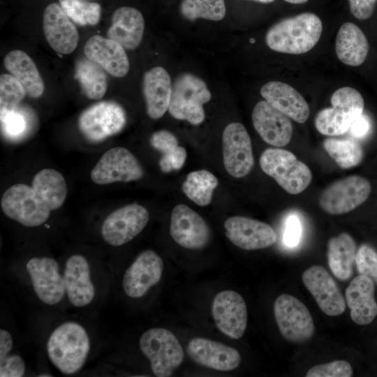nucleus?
I'll use <instances>...</instances> for the list:
<instances>
[{"label":"nucleus","mask_w":377,"mask_h":377,"mask_svg":"<svg viewBox=\"0 0 377 377\" xmlns=\"http://www.w3.org/2000/svg\"><path fill=\"white\" fill-rule=\"evenodd\" d=\"M323 24L313 13H303L285 18L272 26L265 36L267 45L272 50L300 54L311 50L318 42Z\"/></svg>","instance_id":"f257e3e1"},{"label":"nucleus","mask_w":377,"mask_h":377,"mask_svg":"<svg viewBox=\"0 0 377 377\" xmlns=\"http://www.w3.org/2000/svg\"><path fill=\"white\" fill-rule=\"evenodd\" d=\"M46 348L52 364L62 374L71 375L79 371L85 364L91 343L82 325L67 321L52 332Z\"/></svg>","instance_id":"f03ea898"},{"label":"nucleus","mask_w":377,"mask_h":377,"mask_svg":"<svg viewBox=\"0 0 377 377\" xmlns=\"http://www.w3.org/2000/svg\"><path fill=\"white\" fill-rule=\"evenodd\" d=\"M331 108L316 114V130L324 135L338 136L346 133L354 121L363 113L364 99L360 93L350 87L336 90L331 96Z\"/></svg>","instance_id":"7ed1b4c3"},{"label":"nucleus","mask_w":377,"mask_h":377,"mask_svg":"<svg viewBox=\"0 0 377 377\" xmlns=\"http://www.w3.org/2000/svg\"><path fill=\"white\" fill-rule=\"evenodd\" d=\"M211 97L210 91L200 77L184 73L173 82L168 111L177 119L198 125L205 117L203 105Z\"/></svg>","instance_id":"20e7f679"},{"label":"nucleus","mask_w":377,"mask_h":377,"mask_svg":"<svg viewBox=\"0 0 377 377\" xmlns=\"http://www.w3.org/2000/svg\"><path fill=\"white\" fill-rule=\"evenodd\" d=\"M260 165L265 174L292 195L304 191L312 180L309 168L286 149H266L260 157Z\"/></svg>","instance_id":"39448f33"},{"label":"nucleus","mask_w":377,"mask_h":377,"mask_svg":"<svg viewBox=\"0 0 377 377\" xmlns=\"http://www.w3.org/2000/svg\"><path fill=\"white\" fill-rule=\"evenodd\" d=\"M139 346L157 377L170 376L184 360V351L178 339L164 328L145 331L140 338Z\"/></svg>","instance_id":"423d86ee"},{"label":"nucleus","mask_w":377,"mask_h":377,"mask_svg":"<svg viewBox=\"0 0 377 377\" xmlns=\"http://www.w3.org/2000/svg\"><path fill=\"white\" fill-rule=\"evenodd\" d=\"M1 207L7 217L27 227L42 225L51 212L32 187L21 183L11 186L4 192Z\"/></svg>","instance_id":"0eeeda50"},{"label":"nucleus","mask_w":377,"mask_h":377,"mask_svg":"<svg viewBox=\"0 0 377 377\" xmlns=\"http://www.w3.org/2000/svg\"><path fill=\"white\" fill-rule=\"evenodd\" d=\"M126 124L124 109L113 101H103L86 108L78 118V127L87 140L99 142L119 133Z\"/></svg>","instance_id":"6e6552de"},{"label":"nucleus","mask_w":377,"mask_h":377,"mask_svg":"<svg viewBox=\"0 0 377 377\" xmlns=\"http://www.w3.org/2000/svg\"><path fill=\"white\" fill-rule=\"evenodd\" d=\"M371 191V184L366 178L358 175L348 176L326 187L321 193L319 204L327 214H343L364 203Z\"/></svg>","instance_id":"1a4fd4ad"},{"label":"nucleus","mask_w":377,"mask_h":377,"mask_svg":"<svg viewBox=\"0 0 377 377\" xmlns=\"http://www.w3.org/2000/svg\"><path fill=\"white\" fill-rule=\"evenodd\" d=\"M274 314L281 335L288 341L301 343L314 334V324L311 313L297 297L282 294L274 304Z\"/></svg>","instance_id":"9d476101"},{"label":"nucleus","mask_w":377,"mask_h":377,"mask_svg":"<svg viewBox=\"0 0 377 377\" xmlns=\"http://www.w3.org/2000/svg\"><path fill=\"white\" fill-rule=\"evenodd\" d=\"M149 219L147 209L133 203L110 213L101 226V236L110 246L124 245L136 237L147 226Z\"/></svg>","instance_id":"9b49d317"},{"label":"nucleus","mask_w":377,"mask_h":377,"mask_svg":"<svg viewBox=\"0 0 377 377\" xmlns=\"http://www.w3.org/2000/svg\"><path fill=\"white\" fill-rule=\"evenodd\" d=\"M143 176L144 170L135 156L121 147L105 151L91 172V180L99 185L136 181Z\"/></svg>","instance_id":"f8f14e48"},{"label":"nucleus","mask_w":377,"mask_h":377,"mask_svg":"<svg viewBox=\"0 0 377 377\" xmlns=\"http://www.w3.org/2000/svg\"><path fill=\"white\" fill-rule=\"evenodd\" d=\"M223 164L227 172L233 177L247 175L254 165L250 136L240 123L227 125L222 136Z\"/></svg>","instance_id":"ddd939ff"},{"label":"nucleus","mask_w":377,"mask_h":377,"mask_svg":"<svg viewBox=\"0 0 377 377\" xmlns=\"http://www.w3.org/2000/svg\"><path fill=\"white\" fill-rule=\"evenodd\" d=\"M34 290L38 298L48 305L60 302L66 295L64 275L58 263L50 257H34L26 264Z\"/></svg>","instance_id":"4468645a"},{"label":"nucleus","mask_w":377,"mask_h":377,"mask_svg":"<svg viewBox=\"0 0 377 377\" xmlns=\"http://www.w3.org/2000/svg\"><path fill=\"white\" fill-rule=\"evenodd\" d=\"M216 327L231 339H240L247 325V308L242 297L234 290L219 292L212 304Z\"/></svg>","instance_id":"2eb2a0df"},{"label":"nucleus","mask_w":377,"mask_h":377,"mask_svg":"<svg viewBox=\"0 0 377 377\" xmlns=\"http://www.w3.org/2000/svg\"><path fill=\"white\" fill-rule=\"evenodd\" d=\"M163 267L162 258L155 251L146 250L140 253L124 274L122 286L125 293L134 299L143 297L160 281Z\"/></svg>","instance_id":"dca6fc26"},{"label":"nucleus","mask_w":377,"mask_h":377,"mask_svg":"<svg viewBox=\"0 0 377 377\" xmlns=\"http://www.w3.org/2000/svg\"><path fill=\"white\" fill-rule=\"evenodd\" d=\"M170 233L181 246L188 249H200L209 243V228L205 220L185 205H177L172 211Z\"/></svg>","instance_id":"f3484780"},{"label":"nucleus","mask_w":377,"mask_h":377,"mask_svg":"<svg viewBox=\"0 0 377 377\" xmlns=\"http://www.w3.org/2000/svg\"><path fill=\"white\" fill-rule=\"evenodd\" d=\"M226 237L244 250H258L273 245L277 235L273 228L263 221L246 216H232L224 223Z\"/></svg>","instance_id":"a211bd4d"},{"label":"nucleus","mask_w":377,"mask_h":377,"mask_svg":"<svg viewBox=\"0 0 377 377\" xmlns=\"http://www.w3.org/2000/svg\"><path fill=\"white\" fill-rule=\"evenodd\" d=\"M302 279L324 313L337 316L344 312L345 299L334 279L323 267H309L303 272Z\"/></svg>","instance_id":"6ab92c4d"},{"label":"nucleus","mask_w":377,"mask_h":377,"mask_svg":"<svg viewBox=\"0 0 377 377\" xmlns=\"http://www.w3.org/2000/svg\"><path fill=\"white\" fill-rule=\"evenodd\" d=\"M43 29L47 42L57 53L68 54L76 49L79 41L78 31L58 3H51L45 8Z\"/></svg>","instance_id":"aec40b11"},{"label":"nucleus","mask_w":377,"mask_h":377,"mask_svg":"<svg viewBox=\"0 0 377 377\" xmlns=\"http://www.w3.org/2000/svg\"><path fill=\"white\" fill-rule=\"evenodd\" d=\"M251 117L254 128L267 144L283 147L290 142L293 135L290 118L265 100L255 105Z\"/></svg>","instance_id":"412c9836"},{"label":"nucleus","mask_w":377,"mask_h":377,"mask_svg":"<svg viewBox=\"0 0 377 377\" xmlns=\"http://www.w3.org/2000/svg\"><path fill=\"white\" fill-rule=\"evenodd\" d=\"M63 275L70 303L75 307L89 305L95 297L96 290L87 258L80 254L71 256L66 261Z\"/></svg>","instance_id":"4be33fe9"},{"label":"nucleus","mask_w":377,"mask_h":377,"mask_svg":"<svg viewBox=\"0 0 377 377\" xmlns=\"http://www.w3.org/2000/svg\"><path fill=\"white\" fill-rule=\"evenodd\" d=\"M187 352L197 364L218 371H232L241 362L238 350L205 338L191 339L187 346Z\"/></svg>","instance_id":"5701e85b"},{"label":"nucleus","mask_w":377,"mask_h":377,"mask_svg":"<svg viewBox=\"0 0 377 377\" xmlns=\"http://www.w3.org/2000/svg\"><path fill=\"white\" fill-rule=\"evenodd\" d=\"M84 52L87 58L113 77H125L129 71L130 63L125 49L110 38L100 35L91 36L84 44Z\"/></svg>","instance_id":"b1692460"},{"label":"nucleus","mask_w":377,"mask_h":377,"mask_svg":"<svg viewBox=\"0 0 377 377\" xmlns=\"http://www.w3.org/2000/svg\"><path fill=\"white\" fill-rule=\"evenodd\" d=\"M260 94L274 108L299 124L304 123L309 117L310 108L304 98L286 83L268 82L261 87Z\"/></svg>","instance_id":"393cba45"},{"label":"nucleus","mask_w":377,"mask_h":377,"mask_svg":"<svg viewBox=\"0 0 377 377\" xmlns=\"http://www.w3.org/2000/svg\"><path fill=\"white\" fill-rule=\"evenodd\" d=\"M374 283L369 276L360 274L346 289V301L352 320L357 325H368L377 316V303L374 298Z\"/></svg>","instance_id":"a878e982"},{"label":"nucleus","mask_w":377,"mask_h":377,"mask_svg":"<svg viewBox=\"0 0 377 377\" xmlns=\"http://www.w3.org/2000/svg\"><path fill=\"white\" fill-rule=\"evenodd\" d=\"M172 85L168 71L161 66L146 71L142 79V91L148 116L157 119L168 110Z\"/></svg>","instance_id":"bb28decb"},{"label":"nucleus","mask_w":377,"mask_h":377,"mask_svg":"<svg viewBox=\"0 0 377 377\" xmlns=\"http://www.w3.org/2000/svg\"><path fill=\"white\" fill-rule=\"evenodd\" d=\"M144 30L145 20L142 13L135 8L122 6L114 12L107 36L124 49L132 50L141 43Z\"/></svg>","instance_id":"cd10ccee"},{"label":"nucleus","mask_w":377,"mask_h":377,"mask_svg":"<svg viewBox=\"0 0 377 377\" xmlns=\"http://www.w3.org/2000/svg\"><path fill=\"white\" fill-rule=\"evenodd\" d=\"M335 51L342 63L350 66H358L367 58L369 43L360 27L354 23L345 22L337 33Z\"/></svg>","instance_id":"c85d7f7f"},{"label":"nucleus","mask_w":377,"mask_h":377,"mask_svg":"<svg viewBox=\"0 0 377 377\" xmlns=\"http://www.w3.org/2000/svg\"><path fill=\"white\" fill-rule=\"evenodd\" d=\"M6 69L23 86L26 94L34 98L44 91V82L33 59L24 52L14 50L3 59Z\"/></svg>","instance_id":"c756f323"},{"label":"nucleus","mask_w":377,"mask_h":377,"mask_svg":"<svg viewBox=\"0 0 377 377\" xmlns=\"http://www.w3.org/2000/svg\"><path fill=\"white\" fill-rule=\"evenodd\" d=\"M356 244L348 233L330 239L327 244L328 265L332 274L341 281L349 279L355 262Z\"/></svg>","instance_id":"7c9ffc66"},{"label":"nucleus","mask_w":377,"mask_h":377,"mask_svg":"<svg viewBox=\"0 0 377 377\" xmlns=\"http://www.w3.org/2000/svg\"><path fill=\"white\" fill-rule=\"evenodd\" d=\"M31 187L51 211L61 207L66 198V180L54 169L45 168L38 172L34 177Z\"/></svg>","instance_id":"2f4dec72"},{"label":"nucleus","mask_w":377,"mask_h":377,"mask_svg":"<svg viewBox=\"0 0 377 377\" xmlns=\"http://www.w3.org/2000/svg\"><path fill=\"white\" fill-rule=\"evenodd\" d=\"M106 71L89 59L78 60L75 65V77L85 96L94 100L101 99L108 89Z\"/></svg>","instance_id":"473e14b6"},{"label":"nucleus","mask_w":377,"mask_h":377,"mask_svg":"<svg viewBox=\"0 0 377 377\" xmlns=\"http://www.w3.org/2000/svg\"><path fill=\"white\" fill-rule=\"evenodd\" d=\"M219 184L217 178L209 171L200 170L190 172L182 189L184 194L200 206H207L211 201L214 190Z\"/></svg>","instance_id":"72a5a7b5"},{"label":"nucleus","mask_w":377,"mask_h":377,"mask_svg":"<svg viewBox=\"0 0 377 377\" xmlns=\"http://www.w3.org/2000/svg\"><path fill=\"white\" fill-rule=\"evenodd\" d=\"M323 145L328 155L343 169L357 166L364 157L362 146L351 139L328 138Z\"/></svg>","instance_id":"f704fd0d"},{"label":"nucleus","mask_w":377,"mask_h":377,"mask_svg":"<svg viewBox=\"0 0 377 377\" xmlns=\"http://www.w3.org/2000/svg\"><path fill=\"white\" fill-rule=\"evenodd\" d=\"M179 10L182 15L190 21L198 18L220 21L226 13L224 0H182Z\"/></svg>","instance_id":"c9c22d12"},{"label":"nucleus","mask_w":377,"mask_h":377,"mask_svg":"<svg viewBox=\"0 0 377 377\" xmlns=\"http://www.w3.org/2000/svg\"><path fill=\"white\" fill-rule=\"evenodd\" d=\"M64 13L75 23L85 26L96 25L101 17V6L80 0H59Z\"/></svg>","instance_id":"e433bc0d"},{"label":"nucleus","mask_w":377,"mask_h":377,"mask_svg":"<svg viewBox=\"0 0 377 377\" xmlns=\"http://www.w3.org/2000/svg\"><path fill=\"white\" fill-rule=\"evenodd\" d=\"M26 91L21 83L10 74L0 76V106L1 110H11L17 108L24 99Z\"/></svg>","instance_id":"4c0bfd02"},{"label":"nucleus","mask_w":377,"mask_h":377,"mask_svg":"<svg viewBox=\"0 0 377 377\" xmlns=\"http://www.w3.org/2000/svg\"><path fill=\"white\" fill-rule=\"evenodd\" d=\"M1 125L3 135L9 139L14 140L24 135L27 122L25 116L16 109L1 110Z\"/></svg>","instance_id":"58836bf2"},{"label":"nucleus","mask_w":377,"mask_h":377,"mask_svg":"<svg viewBox=\"0 0 377 377\" xmlns=\"http://www.w3.org/2000/svg\"><path fill=\"white\" fill-rule=\"evenodd\" d=\"M353 369L346 360H334L330 363L315 365L306 373V377H350Z\"/></svg>","instance_id":"ea45409f"},{"label":"nucleus","mask_w":377,"mask_h":377,"mask_svg":"<svg viewBox=\"0 0 377 377\" xmlns=\"http://www.w3.org/2000/svg\"><path fill=\"white\" fill-rule=\"evenodd\" d=\"M355 263L360 274L377 282V253L371 247L362 245L357 251Z\"/></svg>","instance_id":"a19ab883"},{"label":"nucleus","mask_w":377,"mask_h":377,"mask_svg":"<svg viewBox=\"0 0 377 377\" xmlns=\"http://www.w3.org/2000/svg\"><path fill=\"white\" fill-rule=\"evenodd\" d=\"M25 362L17 354H10L0 357L1 377H21L25 373Z\"/></svg>","instance_id":"79ce46f5"},{"label":"nucleus","mask_w":377,"mask_h":377,"mask_svg":"<svg viewBox=\"0 0 377 377\" xmlns=\"http://www.w3.org/2000/svg\"><path fill=\"white\" fill-rule=\"evenodd\" d=\"M186 149L177 146L173 149L165 153L159 161V166L163 172H169L174 170H179L184 165L186 159Z\"/></svg>","instance_id":"37998d69"},{"label":"nucleus","mask_w":377,"mask_h":377,"mask_svg":"<svg viewBox=\"0 0 377 377\" xmlns=\"http://www.w3.org/2000/svg\"><path fill=\"white\" fill-rule=\"evenodd\" d=\"M150 144L154 149L163 154L177 147L178 140L170 131L160 130L151 135Z\"/></svg>","instance_id":"c03bdc74"},{"label":"nucleus","mask_w":377,"mask_h":377,"mask_svg":"<svg viewBox=\"0 0 377 377\" xmlns=\"http://www.w3.org/2000/svg\"><path fill=\"white\" fill-rule=\"evenodd\" d=\"M302 233V226L300 219L296 215H290L288 217L283 232V242L290 247L297 245Z\"/></svg>","instance_id":"a18cd8bd"},{"label":"nucleus","mask_w":377,"mask_h":377,"mask_svg":"<svg viewBox=\"0 0 377 377\" xmlns=\"http://www.w3.org/2000/svg\"><path fill=\"white\" fill-rule=\"evenodd\" d=\"M348 3L353 16L358 20H364L372 15L376 0H348Z\"/></svg>","instance_id":"49530a36"},{"label":"nucleus","mask_w":377,"mask_h":377,"mask_svg":"<svg viewBox=\"0 0 377 377\" xmlns=\"http://www.w3.org/2000/svg\"><path fill=\"white\" fill-rule=\"evenodd\" d=\"M370 127L369 118L362 113L354 120L349 130L353 137L361 138L368 134Z\"/></svg>","instance_id":"de8ad7c7"},{"label":"nucleus","mask_w":377,"mask_h":377,"mask_svg":"<svg viewBox=\"0 0 377 377\" xmlns=\"http://www.w3.org/2000/svg\"><path fill=\"white\" fill-rule=\"evenodd\" d=\"M13 341L9 332L4 329L0 330V357L10 353L13 348Z\"/></svg>","instance_id":"09e8293b"},{"label":"nucleus","mask_w":377,"mask_h":377,"mask_svg":"<svg viewBox=\"0 0 377 377\" xmlns=\"http://www.w3.org/2000/svg\"><path fill=\"white\" fill-rule=\"evenodd\" d=\"M286 2L293 3V4H300L307 2L309 0H284Z\"/></svg>","instance_id":"8fccbe9b"},{"label":"nucleus","mask_w":377,"mask_h":377,"mask_svg":"<svg viewBox=\"0 0 377 377\" xmlns=\"http://www.w3.org/2000/svg\"><path fill=\"white\" fill-rule=\"evenodd\" d=\"M251 1H257V2L263 3H269L274 1V0H251Z\"/></svg>","instance_id":"3c124183"},{"label":"nucleus","mask_w":377,"mask_h":377,"mask_svg":"<svg viewBox=\"0 0 377 377\" xmlns=\"http://www.w3.org/2000/svg\"><path fill=\"white\" fill-rule=\"evenodd\" d=\"M40 376H48V375H40Z\"/></svg>","instance_id":"603ef678"}]
</instances>
